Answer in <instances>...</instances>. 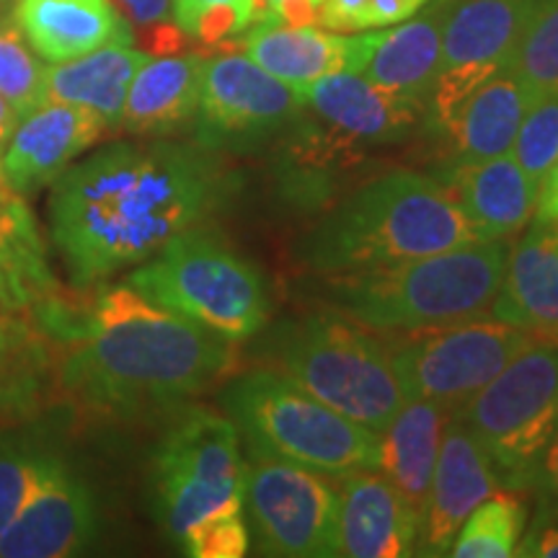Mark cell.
I'll return each instance as SVG.
<instances>
[{
  "label": "cell",
  "instance_id": "cell-36",
  "mask_svg": "<svg viewBox=\"0 0 558 558\" xmlns=\"http://www.w3.org/2000/svg\"><path fill=\"white\" fill-rule=\"evenodd\" d=\"M184 554L192 558H241L251 548V533L241 509H222L199 520L181 535Z\"/></svg>",
  "mask_w": 558,
  "mask_h": 558
},
{
  "label": "cell",
  "instance_id": "cell-12",
  "mask_svg": "<svg viewBox=\"0 0 558 558\" xmlns=\"http://www.w3.org/2000/svg\"><path fill=\"white\" fill-rule=\"evenodd\" d=\"M308 104L248 54L205 60L197 109V145L209 153H251L295 124Z\"/></svg>",
  "mask_w": 558,
  "mask_h": 558
},
{
  "label": "cell",
  "instance_id": "cell-26",
  "mask_svg": "<svg viewBox=\"0 0 558 558\" xmlns=\"http://www.w3.org/2000/svg\"><path fill=\"white\" fill-rule=\"evenodd\" d=\"M535 99L538 96L512 70H499L497 75H492L484 86L473 90L448 130L452 160L478 163L512 150L520 124Z\"/></svg>",
  "mask_w": 558,
  "mask_h": 558
},
{
  "label": "cell",
  "instance_id": "cell-2",
  "mask_svg": "<svg viewBox=\"0 0 558 558\" xmlns=\"http://www.w3.org/2000/svg\"><path fill=\"white\" fill-rule=\"evenodd\" d=\"M37 320L54 344L58 383L99 414L130 416L192 399L233 365V341L130 282L99 288L86 305L62 295Z\"/></svg>",
  "mask_w": 558,
  "mask_h": 558
},
{
  "label": "cell",
  "instance_id": "cell-32",
  "mask_svg": "<svg viewBox=\"0 0 558 558\" xmlns=\"http://www.w3.org/2000/svg\"><path fill=\"white\" fill-rule=\"evenodd\" d=\"M58 460V452L29 435H0V530L16 518L34 488Z\"/></svg>",
  "mask_w": 558,
  "mask_h": 558
},
{
  "label": "cell",
  "instance_id": "cell-43",
  "mask_svg": "<svg viewBox=\"0 0 558 558\" xmlns=\"http://www.w3.org/2000/svg\"><path fill=\"white\" fill-rule=\"evenodd\" d=\"M16 128H19L16 111H13L11 104L0 96V160H3L5 150H9L11 137H13V132H16Z\"/></svg>",
  "mask_w": 558,
  "mask_h": 558
},
{
  "label": "cell",
  "instance_id": "cell-46",
  "mask_svg": "<svg viewBox=\"0 0 558 558\" xmlns=\"http://www.w3.org/2000/svg\"><path fill=\"white\" fill-rule=\"evenodd\" d=\"M3 192H9V190H5V186H3V181H0V194H3Z\"/></svg>",
  "mask_w": 558,
  "mask_h": 558
},
{
  "label": "cell",
  "instance_id": "cell-1",
  "mask_svg": "<svg viewBox=\"0 0 558 558\" xmlns=\"http://www.w3.org/2000/svg\"><path fill=\"white\" fill-rule=\"evenodd\" d=\"M226 186L220 160L199 145L114 143L68 166L50 194V230L73 288L148 262L202 226Z\"/></svg>",
  "mask_w": 558,
  "mask_h": 558
},
{
  "label": "cell",
  "instance_id": "cell-48",
  "mask_svg": "<svg viewBox=\"0 0 558 558\" xmlns=\"http://www.w3.org/2000/svg\"><path fill=\"white\" fill-rule=\"evenodd\" d=\"M0 3H5V0H0Z\"/></svg>",
  "mask_w": 558,
  "mask_h": 558
},
{
  "label": "cell",
  "instance_id": "cell-40",
  "mask_svg": "<svg viewBox=\"0 0 558 558\" xmlns=\"http://www.w3.org/2000/svg\"><path fill=\"white\" fill-rule=\"evenodd\" d=\"M514 556L558 558V514H538Z\"/></svg>",
  "mask_w": 558,
  "mask_h": 558
},
{
  "label": "cell",
  "instance_id": "cell-42",
  "mask_svg": "<svg viewBox=\"0 0 558 558\" xmlns=\"http://www.w3.org/2000/svg\"><path fill=\"white\" fill-rule=\"evenodd\" d=\"M535 222L558 226V160L550 166L538 186V199H535Z\"/></svg>",
  "mask_w": 558,
  "mask_h": 558
},
{
  "label": "cell",
  "instance_id": "cell-28",
  "mask_svg": "<svg viewBox=\"0 0 558 558\" xmlns=\"http://www.w3.org/2000/svg\"><path fill=\"white\" fill-rule=\"evenodd\" d=\"M58 380L54 344L32 313H0V418H29Z\"/></svg>",
  "mask_w": 558,
  "mask_h": 558
},
{
  "label": "cell",
  "instance_id": "cell-44",
  "mask_svg": "<svg viewBox=\"0 0 558 558\" xmlns=\"http://www.w3.org/2000/svg\"><path fill=\"white\" fill-rule=\"evenodd\" d=\"M275 3H277V0H264V11H267L269 5H275Z\"/></svg>",
  "mask_w": 558,
  "mask_h": 558
},
{
  "label": "cell",
  "instance_id": "cell-39",
  "mask_svg": "<svg viewBox=\"0 0 558 558\" xmlns=\"http://www.w3.org/2000/svg\"><path fill=\"white\" fill-rule=\"evenodd\" d=\"M369 0H326L320 9V26L331 32H362L367 29Z\"/></svg>",
  "mask_w": 558,
  "mask_h": 558
},
{
  "label": "cell",
  "instance_id": "cell-17",
  "mask_svg": "<svg viewBox=\"0 0 558 558\" xmlns=\"http://www.w3.org/2000/svg\"><path fill=\"white\" fill-rule=\"evenodd\" d=\"M418 522H422V512L380 471H354L341 476L339 556H414Z\"/></svg>",
  "mask_w": 558,
  "mask_h": 558
},
{
  "label": "cell",
  "instance_id": "cell-9",
  "mask_svg": "<svg viewBox=\"0 0 558 558\" xmlns=\"http://www.w3.org/2000/svg\"><path fill=\"white\" fill-rule=\"evenodd\" d=\"M156 518L173 538L222 509H243L246 460L228 416L192 407L160 437L153 458Z\"/></svg>",
  "mask_w": 558,
  "mask_h": 558
},
{
  "label": "cell",
  "instance_id": "cell-24",
  "mask_svg": "<svg viewBox=\"0 0 558 558\" xmlns=\"http://www.w3.org/2000/svg\"><path fill=\"white\" fill-rule=\"evenodd\" d=\"M62 288L47 259L37 218L13 192L0 194V313L37 316L58 303Z\"/></svg>",
  "mask_w": 558,
  "mask_h": 558
},
{
  "label": "cell",
  "instance_id": "cell-15",
  "mask_svg": "<svg viewBox=\"0 0 558 558\" xmlns=\"http://www.w3.org/2000/svg\"><path fill=\"white\" fill-rule=\"evenodd\" d=\"M505 488L492 458L452 414L432 473L427 501L418 522V556H450L452 541L469 514L494 492Z\"/></svg>",
  "mask_w": 558,
  "mask_h": 558
},
{
  "label": "cell",
  "instance_id": "cell-5",
  "mask_svg": "<svg viewBox=\"0 0 558 558\" xmlns=\"http://www.w3.org/2000/svg\"><path fill=\"white\" fill-rule=\"evenodd\" d=\"M248 458L279 460L320 476L378 471L380 432L352 422L275 369H251L222 393Z\"/></svg>",
  "mask_w": 558,
  "mask_h": 558
},
{
  "label": "cell",
  "instance_id": "cell-37",
  "mask_svg": "<svg viewBox=\"0 0 558 558\" xmlns=\"http://www.w3.org/2000/svg\"><path fill=\"white\" fill-rule=\"evenodd\" d=\"M130 29L148 34L153 52H169L181 45V29L173 24V0H111Z\"/></svg>",
  "mask_w": 558,
  "mask_h": 558
},
{
  "label": "cell",
  "instance_id": "cell-18",
  "mask_svg": "<svg viewBox=\"0 0 558 558\" xmlns=\"http://www.w3.org/2000/svg\"><path fill=\"white\" fill-rule=\"evenodd\" d=\"M369 37L373 32L344 37L318 26H290L262 16L246 29L243 52L277 81L305 94L311 83L331 73H360L367 60Z\"/></svg>",
  "mask_w": 558,
  "mask_h": 558
},
{
  "label": "cell",
  "instance_id": "cell-10",
  "mask_svg": "<svg viewBox=\"0 0 558 558\" xmlns=\"http://www.w3.org/2000/svg\"><path fill=\"white\" fill-rule=\"evenodd\" d=\"M533 341L530 331L486 316L407 331L388 352L407 401H435L456 414Z\"/></svg>",
  "mask_w": 558,
  "mask_h": 558
},
{
  "label": "cell",
  "instance_id": "cell-30",
  "mask_svg": "<svg viewBox=\"0 0 558 558\" xmlns=\"http://www.w3.org/2000/svg\"><path fill=\"white\" fill-rule=\"evenodd\" d=\"M527 507L518 488H499L469 514L452 541L456 558H509L518 554Z\"/></svg>",
  "mask_w": 558,
  "mask_h": 558
},
{
  "label": "cell",
  "instance_id": "cell-38",
  "mask_svg": "<svg viewBox=\"0 0 558 558\" xmlns=\"http://www.w3.org/2000/svg\"><path fill=\"white\" fill-rule=\"evenodd\" d=\"M530 488L538 492V514H558V432L535 465Z\"/></svg>",
  "mask_w": 558,
  "mask_h": 558
},
{
  "label": "cell",
  "instance_id": "cell-22",
  "mask_svg": "<svg viewBox=\"0 0 558 558\" xmlns=\"http://www.w3.org/2000/svg\"><path fill=\"white\" fill-rule=\"evenodd\" d=\"M450 3L452 0H427L414 16L401 21L396 29L373 32L360 75L409 99L429 104Z\"/></svg>",
  "mask_w": 558,
  "mask_h": 558
},
{
  "label": "cell",
  "instance_id": "cell-29",
  "mask_svg": "<svg viewBox=\"0 0 558 558\" xmlns=\"http://www.w3.org/2000/svg\"><path fill=\"white\" fill-rule=\"evenodd\" d=\"M452 411L435 401H407L386 432H380L378 471L414 505L427 501L432 473Z\"/></svg>",
  "mask_w": 558,
  "mask_h": 558
},
{
  "label": "cell",
  "instance_id": "cell-31",
  "mask_svg": "<svg viewBox=\"0 0 558 558\" xmlns=\"http://www.w3.org/2000/svg\"><path fill=\"white\" fill-rule=\"evenodd\" d=\"M0 96L16 111L19 122L47 104V68L13 19L0 24Z\"/></svg>",
  "mask_w": 558,
  "mask_h": 558
},
{
  "label": "cell",
  "instance_id": "cell-25",
  "mask_svg": "<svg viewBox=\"0 0 558 558\" xmlns=\"http://www.w3.org/2000/svg\"><path fill=\"white\" fill-rule=\"evenodd\" d=\"M202 73L199 54L150 58L132 81L120 124L135 135H171L186 128L199 109Z\"/></svg>",
  "mask_w": 558,
  "mask_h": 558
},
{
  "label": "cell",
  "instance_id": "cell-6",
  "mask_svg": "<svg viewBox=\"0 0 558 558\" xmlns=\"http://www.w3.org/2000/svg\"><path fill=\"white\" fill-rule=\"evenodd\" d=\"M275 357L284 378L373 432H386L407 403L388 344L331 308L279 326Z\"/></svg>",
  "mask_w": 558,
  "mask_h": 558
},
{
  "label": "cell",
  "instance_id": "cell-33",
  "mask_svg": "<svg viewBox=\"0 0 558 558\" xmlns=\"http://www.w3.org/2000/svg\"><path fill=\"white\" fill-rule=\"evenodd\" d=\"M509 70L535 96L558 90V0H535Z\"/></svg>",
  "mask_w": 558,
  "mask_h": 558
},
{
  "label": "cell",
  "instance_id": "cell-13",
  "mask_svg": "<svg viewBox=\"0 0 558 558\" xmlns=\"http://www.w3.org/2000/svg\"><path fill=\"white\" fill-rule=\"evenodd\" d=\"M535 0H452L427 114L448 135L473 90L512 68Z\"/></svg>",
  "mask_w": 558,
  "mask_h": 558
},
{
  "label": "cell",
  "instance_id": "cell-4",
  "mask_svg": "<svg viewBox=\"0 0 558 558\" xmlns=\"http://www.w3.org/2000/svg\"><path fill=\"white\" fill-rule=\"evenodd\" d=\"M507 241H473L390 267L316 275L324 308L373 331H416L486 318L505 279Z\"/></svg>",
  "mask_w": 558,
  "mask_h": 558
},
{
  "label": "cell",
  "instance_id": "cell-3",
  "mask_svg": "<svg viewBox=\"0 0 558 558\" xmlns=\"http://www.w3.org/2000/svg\"><path fill=\"white\" fill-rule=\"evenodd\" d=\"M476 241L437 179L396 169L369 179L313 226L298 256L313 275L390 267Z\"/></svg>",
  "mask_w": 558,
  "mask_h": 558
},
{
  "label": "cell",
  "instance_id": "cell-23",
  "mask_svg": "<svg viewBox=\"0 0 558 558\" xmlns=\"http://www.w3.org/2000/svg\"><path fill=\"white\" fill-rule=\"evenodd\" d=\"M13 21L47 62L81 58L104 45H132V29L111 0H19Z\"/></svg>",
  "mask_w": 558,
  "mask_h": 558
},
{
  "label": "cell",
  "instance_id": "cell-41",
  "mask_svg": "<svg viewBox=\"0 0 558 558\" xmlns=\"http://www.w3.org/2000/svg\"><path fill=\"white\" fill-rule=\"evenodd\" d=\"M427 0H369L367 3V29L401 24L414 16Z\"/></svg>",
  "mask_w": 558,
  "mask_h": 558
},
{
  "label": "cell",
  "instance_id": "cell-27",
  "mask_svg": "<svg viewBox=\"0 0 558 558\" xmlns=\"http://www.w3.org/2000/svg\"><path fill=\"white\" fill-rule=\"evenodd\" d=\"M150 52L132 45H104L81 58L52 62L47 68V101L78 104L101 117L109 128H120L128 90Z\"/></svg>",
  "mask_w": 558,
  "mask_h": 558
},
{
  "label": "cell",
  "instance_id": "cell-47",
  "mask_svg": "<svg viewBox=\"0 0 558 558\" xmlns=\"http://www.w3.org/2000/svg\"><path fill=\"white\" fill-rule=\"evenodd\" d=\"M0 24H3V19H0Z\"/></svg>",
  "mask_w": 558,
  "mask_h": 558
},
{
  "label": "cell",
  "instance_id": "cell-45",
  "mask_svg": "<svg viewBox=\"0 0 558 558\" xmlns=\"http://www.w3.org/2000/svg\"><path fill=\"white\" fill-rule=\"evenodd\" d=\"M543 341H554V344H558V333H556V337H548V339H543Z\"/></svg>",
  "mask_w": 558,
  "mask_h": 558
},
{
  "label": "cell",
  "instance_id": "cell-19",
  "mask_svg": "<svg viewBox=\"0 0 558 558\" xmlns=\"http://www.w3.org/2000/svg\"><path fill=\"white\" fill-rule=\"evenodd\" d=\"M303 96L333 135L347 143H399L427 114V104L347 70L311 83Z\"/></svg>",
  "mask_w": 558,
  "mask_h": 558
},
{
  "label": "cell",
  "instance_id": "cell-8",
  "mask_svg": "<svg viewBox=\"0 0 558 558\" xmlns=\"http://www.w3.org/2000/svg\"><path fill=\"white\" fill-rule=\"evenodd\" d=\"M505 488H530L558 432V344L535 339L456 411Z\"/></svg>",
  "mask_w": 558,
  "mask_h": 558
},
{
  "label": "cell",
  "instance_id": "cell-11",
  "mask_svg": "<svg viewBox=\"0 0 558 558\" xmlns=\"http://www.w3.org/2000/svg\"><path fill=\"white\" fill-rule=\"evenodd\" d=\"M243 505H248L259 554L339 556V492L329 476L279 460L248 458Z\"/></svg>",
  "mask_w": 558,
  "mask_h": 558
},
{
  "label": "cell",
  "instance_id": "cell-16",
  "mask_svg": "<svg viewBox=\"0 0 558 558\" xmlns=\"http://www.w3.org/2000/svg\"><path fill=\"white\" fill-rule=\"evenodd\" d=\"M109 124L78 104L47 101L24 117L0 160V181L19 197L58 181L81 153L101 140Z\"/></svg>",
  "mask_w": 558,
  "mask_h": 558
},
{
  "label": "cell",
  "instance_id": "cell-20",
  "mask_svg": "<svg viewBox=\"0 0 558 558\" xmlns=\"http://www.w3.org/2000/svg\"><path fill=\"white\" fill-rule=\"evenodd\" d=\"M437 181L465 213L476 241L512 239L535 213L538 184L527 177L512 153L478 163L452 160Z\"/></svg>",
  "mask_w": 558,
  "mask_h": 558
},
{
  "label": "cell",
  "instance_id": "cell-14",
  "mask_svg": "<svg viewBox=\"0 0 558 558\" xmlns=\"http://www.w3.org/2000/svg\"><path fill=\"white\" fill-rule=\"evenodd\" d=\"M99 518L88 486L58 456L41 484L0 530V558H68L90 548Z\"/></svg>",
  "mask_w": 558,
  "mask_h": 558
},
{
  "label": "cell",
  "instance_id": "cell-34",
  "mask_svg": "<svg viewBox=\"0 0 558 558\" xmlns=\"http://www.w3.org/2000/svg\"><path fill=\"white\" fill-rule=\"evenodd\" d=\"M264 16V0H173V24L205 45L246 32Z\"/></svg>",
  "mask_w": 558,
  "mask_h": 558
},
{
  "label": "cell",
  "instance_id": "cell-21",
  "mask_svg": "<svg viewBox=\"0 0 558 558\" xmlns=\"http://www.w3.org/2000/svg\"><path fill=\"white\" fill-rule=\"evenodd\" d=\"M488 316L518 326L535 339L558 333V226L535 222L509 248L501 288Z\"/></svg>",
  "mask_w": 558,
  "mask_h": 558
},
{
  "label": "cell",
  "instance_id": "cell-35",
  "mask_svg": "<svg viewBox=\"0 0 558 558\" xmlns=\"http://www.w3.org/2000/svg\"><path fill=\"white\" fill-rule=\"evenodd\" d=\"M509 153L541 186L543 177L558 160V90L541 94L533 101Z\"/></svg>",
  "mask_w": 558,
  "mask_h": 558
},
{
  "label": "cell",
  "instance_id": "cell-7",
  "mask_svg": "<svg viewBox=\"0 0 558 558\" xmlns=\"http://www.w3.org/2000/svg\"><path fill=\"white\" fill-rule=\"evenodd\" d=\"M128 282L153 303L228 341L256 337L269 320L259 269L205 226L173 235L156 256L137 264Z\"/></svg>",
  "mask_w": 558,
  "mask_h": 558
}]
</instances>
